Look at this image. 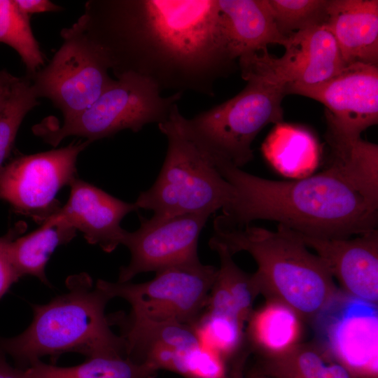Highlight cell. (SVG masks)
<instances>
[{"mask_svg":"<svg viewBox=\"0 0 378 378\" xmlns=\"http://www.w3.org/2000/svg\"><path fill=\"white\" fill-rule=\"evenodd\" d=\"M31 79L18 78L0 111V170L13 148L20 126L27 113L39 102Z\"/></svg>","mask_w":378,"mask_h":378,"instance_id":"28","label":"cell"},{"mask_svg":"<svg viewBox=\"0 0 378 378\" xmlns=\"http://www.w3.org/2000/svg\"><path fill=\"white\" fill-rule=\"evenodd\" d=\"M0 378H27L26 369L14 368L6 360L5 353L0 349Z\"/></svg>","mask_w":378,"mask_h":378,"instance_id":"33","label":"cell"},{"mask_svg":"<svg viewBox=\"0 0 378 378\" xmlns=\"http://www.w3.org/2000/svg\"><path fill=\"white\" fill-rule=\"evenodd\" d=\"M22 228L20 225L0 237V298L20 279L11 262L8 249L10 241L18 237Z\"/></svg>","mask_w":378,"mask_h":378,"instance_id":"31","label":"cell"},{"mask_svg":"<svg viewBox=\"0 0 378 378\" xmlns=\"http://www.w3.org/2000/svg\"><path fill=\"white\" fill-rule=\"evenodd\" d=\"M246 358V353H243L235 362L232 370L227 373L225 378H244L243 368Z\"/></svg>","mask_w":378,"mask_h":378,"instance_id":"34","label":"cell"},{"mask_svg":"<svg viewBox=\"0 0 378 378\" xmlns=\"http://www.w3.org/2000/svg\"><path fill=\"white\" fill-rule=\"evenodd\" d=\"M314 318L318 335L327 352L350 371L354 369L375 372L378 331L377 304L339 291Z\"/></svg>","mask_w":378,"mask_h":378,"instance_id":"14","label":"cell"},{"mask_svg":"<svg viewBox=\"0 0 378 378\" xmlns=\"http://www.w3.org/2000/svg\"><path fill=\"white\" fill-rule=\"evenodd\" d=\"M225 359L200 344L186 352L185 378H225Z\"/></svg>","mask_w":378,"mask_h":378,"instance_id":"30","label":"cell"},{"mask_svg":"<svg viewBox=\"0 0 378 378\" xmlns=\"http://www.w3.org/2000/svg\"><path fill=\"white\" fill-rule=\"evenodd\" d=\"M207 214H191L157 220L140 218L134 232H125L122 241L131 253L129 264L121 267L118 282H128L142 272L200 260L199 236Z\"/></svg>","mask_w":378,"mask_h":378,"instance_id":"13","label":"cell"},{"mask_svg":"<svg viewBox=\"0 0 378 378\" xmlns=\"http://www.w3.org/2000/svg\"><path fill=\"white\" fill-rule=\"evenodd\" d=\"M229 52L234 59L284 46L287 39L276 25L267 0H218Z\"/></svg>","mask_w":378,"mask_h":378,"instance_id":"18","label":"cell"},{"mask_svg":"<svg viewBox=\"0 0 378 378\" xmlns=\"http://www.w3.org/2000/svg\"><path fill=\"white\" fill-rule=\"evenodd\" d=\"M264 371L272 378H357L340 362L330 359L315 345L296 343L276 353L267 354Z\"/></svg>","mask_w":378,"mask_h":378,"instance_id":"22","label":"cell"},{"mask_svg":"<svg viewBox=\"0 0 378 378\" xmlns=\"http://www.w3.org/2000/svg\"><path fill=\"white\" fill-rule=\"evenodd\" d=\"M192 327L200 344L225 360L237 352L242 345L244 323L234 316L203 310Z\"/></svg>","mask_w":378,"mask_h":378,"instance_id":"27","label":"cell"},{"mask_svg":"<svg viewBox=\"0 0 378 378\" xmlns=\"http://www.w3.org/2000/svg\"><path fill=\"white\" fill-rule=\"evenodd\" d=\"M270 163L281 174L304 178L317 166L319 145L308 130L293 125L275 124L262 146Z\"/></svg>","mask_w":378,"mask_h":378,"instance_id":"20","label":"cell"},{"mask_svg":"<svg viewBox=\"0 0 378 378\" xmlns=\"http://www.w3.org/2000/svg\"><path fill=\"white\" fill-rule=\"evenodd\" d=\"M248 335L256 346L267 354L284 351L297 343L300 335L299 316L281 303L267 301L248 321Z\"/></svg>","mask_w":378,"mask_h":378,"instance_id":"24","label":"cell"},{"mask_svg":"<svg viewBox=\"0 0 378 378\" xmlns=\"http://www.w3.org/2000/svg\"><path fill=\"white\" fill-rule=\"evenodd\" d=\"M90 142L15 158L0 170V200L43 223L59 208V190L76 178V160Z\"/></svg>","mask_w":378,"mask_h":378,"instance_id":"11","label":"cell"},{"mask_svg":"<svg viewBox=\"0 0 378 378\" xmlns=\"http://www.w3.org/2000/svg\"><path fill=\"white\" fill-rule=\"evenodd\" d=\"M236 96L186 119L191 133L208 149L241 168L252 160L251 145L270 123L283 120V87L261 80H246Z\"/></svg>","mask_w":378,"mask_h":378,"instance_id":"7","label":"cell"},{"mask_svg":"<svg viewBox=\"0 0 378 378\" xmlns=\"http://www.w3.org/2000/svg\"><path fill=\"white\" fill-rule=\"evenodd\" d=\"M325 25L346 64L377 65V0H329Z\"/></svg>","mask_w":378,"mask_h":378,"instance_id":"17","label":"cell"},{"mask_svg":"<svg viewBox=\"0 0 378 378\" xmlns=\"http://www.w3.org/2000/svg\"><path fill=\"white\" fill-rule=\"evenodd\" d=\"M76 232L51 216L36 230L12 240L9 255L19 277L33 276L48 285L45 269L51 254L59 246L69 242Z\"/></svg>","mask_w":378,"mask_h":378,"instance_id":"21","label":"cell"},{"mask_svg":"<svg viewBox=\"0 0 378 378\" xmlns=\"http://www.w3.org/2000/svg\"><path fill=\"white\" fill-rule=\"evenodd\" d=\"M61 36L62 46L31 81L36 97L51 100L66 119L89 107L115 80L106 58L76 22Z\"/></svg>","mask_w":378,"mask_h":378,"instance_id":"9","label":"cell"},{"mask_svg":"<svg viewBox=\"0 0 378 378\" xmlns=\"http://www.w3.org/2000/svg\"><path fill=\"white\" fill-rule=\"evenodd\" d=\"M12 85L6 88V90L0 92V111L4 105V103L8 97Z\"/></svg>","mask_w":378,"mask_h":378,"instance_id":"36","label":"cell"},{"mask_svg":"<svg viewBox=\"0 0 378 378\" xmlns=\"http://www.w3.org/2000/svg\"><path fill=\"white\" fill-rule=\"evenodd\" d=\"M209 154L236 192L214 219L215 227H241L255 220H269L297 233L326 239L349 238L377 229V144L360 139L332 153L323 172L294 181L261 178Z\"/></svg>","mask_w":378,"mask_h":378,"instance_id":"2","label":"cell"},{"mask_svg":"<svg viewBox=\"0 0 378 378\" xmlns=\"http://www.w3.org/2000/svg\"><path fill=\"white\" fill-rule=\"evenodd\" d=\"M65 205L52 216L81 232L91 244L107 253L122 244L126 230L120 226L122 218L138 210L134 203L113 197L102 189L76 178Z\"/></svg>","mask_w":378,"mask_h":378,"instance_id":"16","label":"cell"},{"mask_svg":"<svg viewBox=\"0 0 378 378\" xmlns=\"http://www.w3.org/2000/svg\"><path fill=\"white\" fill-rule=\"evenodd\" d=\"M0 42L18 52L31 76L44 64L29 16L18 8L15 0H0Z\"/></svg>","mask_w":378,"mask_h":378,"instance_id":"25","label":"cell"},{"mask_svg":"<svg viewBox=\"0 0 378 378\" xmlns=\"http://www.w3.org/2000/svg\"><path fill=\"white\" fill-rule=\"evenodd\" d=\"M18 77L14 76L6 71H0V92L12 85Z\"/></svg>","mask_w":378,"mask_h":378,"instance_id":"35","label":"cell"},{"mask_svg":"<svg viewBox=\"0 0 378 378\" xmlns=\"http://www.w3.org/2000/svg\"><path fill=\"white\" fill-rule=\"evenodd\" d=\"M18 8L25 15L59 11L62 7L53 4L49 0H15Z\"/></svg>","mask_w":378,"mask_h":378,"instance_id":"32","label":"cell"},{"mask_svg":"<svg viewBox=\"0 0 378 378\" xmlns=\"http://www.w3.org/2000/svg\"><path fill=\"white\" fill-rule=\"evenodd\" d=\"M209 245L218 253L220 258V267L214 282L227 295L240 320L244 323L251 317L253 302L260 294L253 275L237 266L225 246L211 239Z\"/></svg>","mask_w":378,"mask_h":378,"instance_id":"26","label":"cell"},{"mask_svg":"<svg viewBox=\"0 0 378 378\" xmlns=\"http://www.w3.org/2000/svg\"><path fill=\"white\" fill-rule=\"evenodd\" d=\"M217 272L216 267L198 260L158 270L144 283L98 279L96 284L111 299L126 300L130 315L192 326L204 309Z\"/></svg>","mask_w":378,"mask_h":378,"instance_id":"8","label":"cell"},{"mask_svg":"<svg viewBox=\"0 0 378 378\" xmlns=\"http://www.w3.org/2000/svg\"><path fill=\"white\" fill-rule=\"evenodd\" d=\"M297 234L325 262L344 293L377 304V229L355 238L344 239L318 238Z\"/></svg>","mask_w":378,"mask_h":378,"instance_id":"15","label":"cell"},{"mask_svg":"<svg viewBox=\"0 0 378 378\" xmlns=\"http://www.w3.org/2000/svg\"><path fill=\"white\" fill-rule=\"evenodd\" d=\"M253 378H255L254 377Z\"/></svg>","mask_w":378,"mask_h":378,"instance_id":"38","label":"cell"},{"mask_svg":"<svg viewBox=\"0 0 378 378\" xmlns=\"http://www.w3.org/2000/svg\"><path fill=\"white\" fill-rule=\"evenodd\" d=\"M67 292L44 304H33V320L21 334L0 337V349L17 366L26 369L45 356L56 358L67 352L87 358L125 356V342L111 330L105 314L110 296L86 274L66 281Z\"/></svg>","mask_w":378,"mask_h":378,"instance_id":"3","label":"cell"},{"mask_svg":"<svg viewBox=\"0 0 378 378\" xmlns=\"http://www.w3.org/2000/svg\"><path fill=\"white\" fill-rule=\"evenodd\" d=\"M284 46L285 52L280 57L267 50L240 57L242 78L283 87L287 94L293 88L324 83L347 65L325 24L289 35Z\"/></svg>","mask_w":378,"mask_h":378,"instance_id":"10","label":"cell"},{"mask_svg":"<svg viewBox=\"0 0 378 378\" xmlns=\"http://www.w3.org/2000/svg\"><path fill=\"white\" fill-rule=\"evenodd\" d=\"M158 371L149 363L120 355L93 356L71 367L38 360L26 368L27 378H154Z\"/></svg>","mask_w":378,"mask_h":378,"instance_id":"23","label":"cell"},{"mask_svg":"<svg viewBox=\"0 0 378 378\" xmlns=\"http://www.w3.org/2000/svg\"><path fill=\"white\" fill-rule=\"evenodd\" d=\"M279 33L284 37L325 24L329 0H267Z\"/></svg>","mask_w":378,"mask_h":378,"instance_id":"29","label":"cell"},{"mask_svg":"<svg viewBox=\"0 0 378 378\" xmlns=\"http://www.w3.org/2000/svg\"><path fill=\"white\" fill-rule=\"evenodd\" d=\"M214 230L210 239L232 255L246 251L254 259L258 268L252 275L260 294L288 306L300 318H314L340 291L321 258L284 225L276 231L251 224Z\"/></svg>","mask_w":378,"mask_h":378,"instance_id":"4","label":"cell"},{"mask_svg":"<svg viewBox=\"0 0 378 378\" xmlns=\"http://www.w3.org/2000/svg\"><path fill=\"white\" fill-rule=\"evenodd\" d=\"M186 118L176 104L168 120L158 124L167 139L165 159L154 184L134 202L139 209L153 211V219L211 216L235 197V189L218 172L207 149L188 130Z\"/></svg>","mask_w":378,"mask_h":378,"instance_id":"5","label":"cell"},{"mask_svg":"<svg viewBox=\"0 0 378 378\" xmlns=\"http://www.w3.org/2000/svg\"><path fill=\"white\" fill-rule=\"evenodd\" d=\"M160 90L147 78L124 73L89 107L64 119L62 125L57 126L48 119L36 125L34 132L53 146L69 136L85 137L91 143L125 129L137 132L147 124L168 120L183 94L176 92L164 97Z\"/></svg>","mask_w":378,"mask_h":378,"instance_id":"6","label":"cell"},{"mask_svg":"<svg viewBox=\"0 0 378 378\" xmlns=\"http://www.w3.org/2000/svg\"><path fill=\"white\" fill-rule=\"evenodd\" d=\"M76 23L116 78L131 72L160 90L211 96L235 65L218 0H96Z\"/></svg>","mask_w":378,"mask_h":378,"instance_id":"1","label":"cell"},{"mask_svg":"<svg viewBox=\"0 0 378 378\" xmlns=\"http://www.w3.org/2000/svg\"><path fill=\"white\" fill-rule=\"evenodd\" d=\"M254 377L255 378H272V377H266V376H264V375H256Z\"/></svg>","mask_w":378,"mask_h":378,"instance_id":"37","label":"cell"},{"mask_svg":"<svg viewBox=\"0 0 378 378\" xmlns=\"http://www.w3.org/2000/svg\"><path fill=\"white\" fill-rule=\"evenodd\" d=\"M111 324L121 329L125 356L138 362L148 348L164 346L188 350L200 344L190 325L176 321H155L130 314L118 313L109 318Z\"/></svg>","mask_w":378,"mask_h":378,"instance_id":"19","label":"cell"},{"mask_svg":"<svg viewBox=\"0 0 378 378\" xmlns=\"http://www.w3.org/2000/svg\"><path fill=\"white\" fill-rule=\"evenodd\" d=\"M288 94L307 97L326 106L330 147L361 139V133L378 122L377 65L349 64L324 83L293 88Z\"/></svg>","mask_w":378,"mask_h":378,"instance_id":"12","label":"cell"}]
</instances>
